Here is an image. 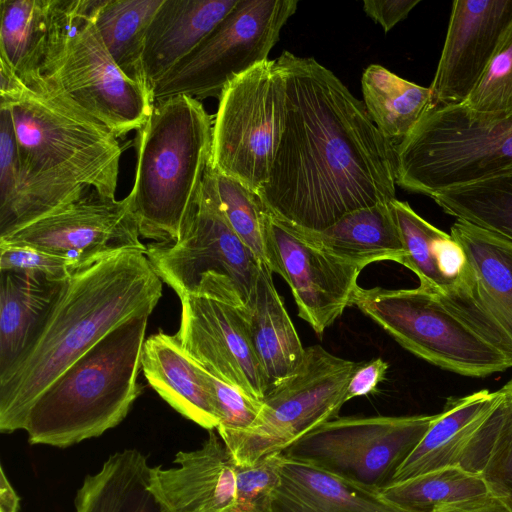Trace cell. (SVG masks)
<instances>
[{
  "label": "cell",
  "instance_id": "d4e9b609",
  "mask_svg": "<svg viewBox=\"0 0 512 512\" xmlns=\"http://www.w3.org/2000/svg\"><path fill=\"white\" fill-rule=\"evenodd\" d=\"M247 316L251 342L270 391L299 371L306 348L276 290L272 271L264 263Z\"/></svg>",
  "mask_w": 512,
  "mask_h": 512
},
{
  "label": "cell",
  "instance_id": "7c38bea8",
  "mask_svg": "<svg viewBox=\"0 0 512 512\" xmlns=\"http://www.w3.org/2000/svg\"><path fill=\"white\" fill-rule=\"evenodd\" d=\"M436 416L336 417L296 440L282 455L381 489L391 482Z\"/></svg>",
  "mask_w": 512,
  "mask_h": 512
},
{
  "label": "cell",
  "instance_id": "ac0fdd59",
  "mask_svg": "<svg viewBox=\"0 0 512 512\" xmlns=\"http://www.w3.org/2000/svg\"><path fill=\"white\" fill-rule=\"evenodd\" d=\"M512 22V0H456L429 87L432 106L464 103Z\"/></svg>",
  "mask_w": 512,
  "mask_h": 512
},
{
  "label": "cell",
  "instance_id": "f546056e",
  "mask_svg": "<svg viewBox=\"0 0 512 512\" xmlns=\"http://www.w3.org/2000/svg\"><path fill=\"white\" fill-rule=\"evenodd\" d=\"M51 0H0V58L24 84L42 76Z\"/></svg>",
  "mask_w": 512,
  "mask_h": 512
},
{
  "label": "cell",
  "instance_id": "f35d334b",
  "mask_svg": "<svg viewBox=\"0 0 512 512\" xmlns=\"http://www.w3.org/2000/svg\"><path fill=\"white\" fill-rule=\"evenodd\" d=\"M203 371L219 417V425L216 428L218 435L249 429L260 413L263 400L254 399L205 369Z\"/></svg>",
  "mask_w": 512,
  "mask_h": 512
},
{
  "label": "cell",
  "instance_id": "8d00e7d4",
  "mask_svg": "<svg viewBox=\"0 0 512 512\" xmlns=\"http://www.w3.org/2000/svg\"><path fill=\"white\" fill-rule=\"evenodd\" d=\"M463 104L480 113H512V22L478 85Z\"/></svg>",
  "mask_w": 512,
  "mask_h": 512
},
{
  "label": "cell",
  "instance_id": "7a4b0ae2",
  "mask_svg": "<svg viewBox=\"0 0 512 512\" xmlns=\"http://www.w3.org/2000/svg\"><path fill=\"white\" fill-rule=\"evenodd\" d=\"M161 297L162 280L140 251L75 271L28 350L0 376V431L24 430L31 406L58 376L124 321L150 316Z\"/></svg>",
  "mask_w": 512,
  "mask_h": 512
},
{
  "label": "cell",
  "instance_id": "d6a6232c",
  "mask_svg": "<svg viewBox=\"0 0 512 512\" xmlns=\"http://www.w3.org/2000/svg\"><path fill=\"white\" fill-rule=\"evenodd\" d=\"M447 214L512 243V172L431 197Z\"/></svg>",
  "mask_w": 512,
  "mask_h": 512
},
{
  "label": "cell",
  "instance_id": "4dcf8cb0",
  "mask_svg": "<svg viewBox=\"0 0 512 512\" xmlns=\"http://www.w3.org/2000/svg\"><path fill=\"white\" fill-rule=\"evenodd\" d=\"M162 3L163 0H103L93 18L116 65L149 92L143 67L145 37Z\"/></svg>",
  "mask_w": 512,
  "mask_h": 512
},
{
  "label": "cell",
  "instance_id": "60d3db41",
  "mask_svg": "<svg viewBox=\"0 0 512 512\" xmlns=\"http://www.w3.org/2000/svg\"><path fill=\"white\" fill-rule=\"evenodd\" d=\"M420 0H365L364 12L379 23L385 32L404 20Z\"/></svg>",
  "mask_w": 512,
  "mask_h": 512
},
{
  "label": "cell",
  "instance_id": "9a60e30c",
  "mask_svg": "<svg viewBox=\"0 0 512 512\" xmlns=\"http://www.w3.org/2000/svg\"><path fill=\"white\" fill-rule=\"evenodd\" d=\"M0 243L28 246L68 259L77 270L126 250L146 253L127 197L108 198L91 190L11 234Z\"/></svg>",
  "mask_w": 512,
  "mask_h": 512
},
{
  "label": "cell",
  "instance_id": "4316f807",
  "mask_svg": "<svg viewBox=\"0 0 512 512\" xmlns=\"http://www.w3.org/2000/svg\"><path fill=\"white\" fill-rule=\"evenodd\" d=\"M64 282L27 271H0V376L28 350Z\"/></svg>",
  "mask_w": 512,
  "mask_h": 512
},
{
  "label": "cell",
  "instance_id": "7bdbcfd3",
  "mask_svg": "<svg viewBox=\"0 0 512 512\" xmlns=\"http://www.w3.org/2000/svg\"><path fill=\"white\" fill-rule=\"evenodd\" d=\"M438 512H512L503 502L492 494Z\"/></svg>",
  "mask_w": 512,
  "mask_h": 512
},
{
  "label": "cell",
  "instance_id": "b9f144b4",
  "mask_svg": "<svg viewBox=\"0 0 512 512\" xmlns=\"http://www.w3.org/2000/svg\"><path fill=\"white\" fill-rule=\"evenodd\" d=\"M388 363L378 357L362 365L353 375L347 389L346 402L352 398L366 396L377 389L384 379Z\"/></svg>",
  "mask_w": 512,
  "mask_h": 512
},
{
  "label": "cell",
  "instance_id": "52a82bcc",
  "mask_svg": "<svg viewBox=\"0 0 512 512\" xmlns=\"http://www.w3.org/2000/svg\"><path fill=\"white\" fill-rule=\"evenodd\" d=\"M146 256L179 298L199 295L247 310L261 267L226 219L210 166L182 237L175 243L149 244Z\"/></svg>",
  "mask_w": 512,
  "mask_h": 512
},
{
  "label": "cell",
  "instance_id": "1f68e13d",
  "mask_svg": "<svg viewBox=\"0 0 512 512\" xmlns=\"http://www.w3.org/2000/svg\"><path fill=\"white\" fill-rule=\"evenodd\" d=\"M382 496L408 512H438L490 495L479 474L451 466L380 489Z\"/></svg>",
  "mask_w": 512,
  "mask_h": 512
},
{
  "label": "cell",
  "instance_id": "83f0119b",
  "mask_svg": "<svg viewBox=\"0 0 512 512\" xmlns=\"http://www.w3.org/2000/svg\"><path fill=\"white\" fill-rule=\"evenodd\" d=\"M150 465L136 449L110 455L87 475L74 501L75 512H168L149 490Z\"/></svg>",
  "mask_w": 512,
  "mask_h": 512
},
{
  "label": "cell",
  "instance_id": "4fadbf2b",
  "mask_svg": "<svg viewBox=\"0 0 512 512\" xmlns=\"http://www.w3.org/2000/svg\"><path fill=\"white\" fill-rule=\"evenodd\" d=\"M41 74L117 138L140 130L154 106L116 65L93 19L47 57Z\"/></svg>",
  "mask_w": 512,
  "mask_h": 512
},
{
  "label": "cell",
  "instance_id": "5b68a950",
  "mask_svg": "<svg viewBox=\"0 0 512 512\" xmlns=\"http://www.w3.org/2000/svg\"><path fill=\"white\" fill-rule=\"evenodd\" d=\"M212 117L186 95L154 102L136 139L130 209L140 236L177 242L187 228L210 164Z\"/></svg>",
  "mask_w": 512,
  "mask_h": 512
},
{
  "label": "cell",
  "instance_id": "484cf974",
  "mask_svg": "<svg viewBox=\"0 0 512 512\" xmlns=\"http://www.w3.org/2000/svg\"><path fill=\"white\" fill-rule=\"evenodd\" d=\"M293 228L318 248L361 269L379 261L402 264L406 255L391 202L350 212L322 231Z\"/></svg>",
  "mask_w": 512,
  "mask_h": 512
},
{
  "label": "cell",
  "instance_id": "2e32d148",
  "mask_svg": "<svg viewBox=\"0 0 512 512\" xmlns=\"http://www.w3.org/2000/svg\"><path fill=\"white\" fill-rule=\"evenodd\" d=\"M265 254L272 273L280 275L289 285L298 316L318 335L351 306L362 269L318 248L268 211Z\"/></svg>",
  "mask_w": 512,
  "mask_h": 512
},
{
  "label": "cell",
  "instance_id": "74e56055",
  "mask_svg": "<svg viewBox=\"0 0 512 512\" xmlns=\"http://www.w3.org/2000/svg\"><path fill=\"white\" fill-rule=\"evenodd\" d=\"M281 454L267 456L248 465H236V505L234 512H272L280 484Z\"/></svg>",
  "mask_w": 512,
  "mask_h": 512
},
{
  "label": "cell",
  "instance_id": "277c9868",
  "mask_svg": "<svg viewBox=\"0 0 512 512\" xmlns=\"http://www.w3.org/2000/svg\"><path fill=\"white\" fill-rule=\"evenodd\" d=\"M148 318L121 323L41 393L24 426L30 444L67 448L125 419L142 391L138 375Z\"/></svg>",
  "mask_w": 512,
  "mask_h": 512
},
{
  "label": "cell",
  "instance_id": "9c48e42d",
  "mask_svg": "<svg viewBox=\"0 0 512 512\" xmlns=\"http://www.w3.org/2000/svg\"><path fill=\"white\" fill-rule=\"evenodd\" d=\"M351 306L404 349L444 370L487 377L512 367L507 358L452 315L430 290L358 287Z\"/></svg>",
  "mask_w": 512,
  "mask_h": 512
},
{
  "label": "cell",
  "instance_id": "7402d4cb",
  "mask_svg": "<svg viewBox=\"0 0 512 512\" xmlns=\"http://www.w3.org/2000/svg\"><path fill=\"white\" fill-rule=\"evenodd\" d=\"M91 190L74 180L21 174L11 116L0 106V237L79 200Z\"/></svg>",
  "mask_w": 512,
  "mask_h": 512
},
{
  "label": "cell",
  "instance_id": "ba28073f",
  "mask_svg": "<svg viewBox=\"0 0 512 512\" xmlns=\"http://www.w3.org/2000/svg\"><path fill=\"white\" fill-rule=\"evenodd\" d=\"M361 365L320 345L307 347L299 371L267 392L252 426L220 436L235 464L248 466L281 454L317 426L336 418Z\"/></svg>",
  "mask_w": 512,
  "mask_h": 512
},
{
  "label": "cell",
  "instance_id": "6da1fadb",
  "mask_svg": "<svg viewBox=\"0 0 512 512\" xmlns=\"http://www.w3.org/2000/svg\"><path fill=\"white\" fill-rule=\"evenodd\" d=\"M285 83L283 131L265 209L298 229L322 231L358 209L396 199V150L358 100L311 57L276 59Z\"/></svg>",
  "mask_w": 512,
  "mask_h": 512
},
{
  "label": "cell",
  "instance_id": "ab89813d",
  "mask_svg": "<svg viewBox=\"0 0 512 512\" xmlns=\"http://www.w3.org/2000/svg\"><path fill=\"white\" fill-rule=\"evenodd\" d=\"M15 270L41 274L64 282L77 269L68 259L28 246L0 243V271Z\"/></svg>",
  "mask_w": 512,
  "mask_h": 512
},
{
  "label": "cell",
  "instance_id": "5bb4252c",
  "mask_svg": "<svg viewBox=\"0 0 512 512\" xmlns=\"http://www.w3.org/2000/svg\"><path fill=\"white\" fill-rule=\"evenodd\" d=\"M450 235L462 248L465 264L451 290L434 294L512 365V243L457 219Z\"/></svg>",
  "mask_w": 512,
  "mask_h": 512
},
{
  "label": "cell",
  "instance_id": "603a6c76",
  "mask_svg": "<svg viewBox=\"0 0 512 512\" xmlns=\"http://www.w3.org/2000/svg\"><path fill=\"white\" fill-rule=\"evenodd\" d=\"M237 2L163 0L145 37L143 67L150 92L233 10Z\"/></svg>",
  "mask_w": 512,
  "mask_h": 512
},
{
  "label": "cell",
  "instance_id": "ee69618b",
  "mask_svg": "<svg viewBox=\"0 0 512 512\" xmlns=\"http://www.w3.org/2000/svg\"><path fill=\"white\" fill-rule=\"evenodd\" d=\"M0 475V512H19V496L8 480L3 467Z\"/></svg>",
  "mask_w": 512,
  "mask_h": 512
},
{
  "label": "cell",
  "instance_id": "cb8c5ba5",
  "mask_svg": "<svg viewBox=\"0 0 512 512\" xmlns=\"http://www.w3.org/2000/svg\"><path fill=\"white\" fill-rule=\"evenodd\" d=\"M141 370L148 384L174 410L208 431L216 430L219 417L203 368L176 335L159 331L146 338Z\"/></svg>",
  "mask_w": 512,
  "mask_h": 512
},
{
  "label": "cell",
  "instance_id": "f1b7e54d",
  "mask_svg": "<svg viewBox=\"0 0 512 512\" xmlns=\"http://www.w3.org/2000/svg\"><path fill=\"white\" fill-rule=\"evenodd\" d=\"M365 108L379 131L394 143L404 139L432 106L431 91L378 64L361 79Z\"/></svg>",
  "mask_w": 512,
  "mask_h": 512
},
{
  "label": "cell",
  "instance_id": "30bf717a",
  "mask_svg": "<svg viewBox=\"0 0 512 512\" xmlns=\"http://www.w3.org/2000/svg\"><path fill=\"white\" fill-rule=\"evenodd\" d=\"M218 100L210 167L258 194L268 181L285 120V83L276 60L236 77Z\"/></svg>",
  "mask_w": 512,
  "mask_h": 512
},
{
  "label": "cell",
  "instance_id": "8fae6325",
  "mask_svg": "<svg viewBox=\"0 0 512 512\" xmlns=\"http://www.w3.org/2000/svg\"><path fill=\"white\" fill-rule=\"evenodd\" d=\"M297 0H238L233 10L152 88L153 102L177 95L219 98L239 75L265 62Z\"/></svg>",
  "mask_w": 512,
  "mask_h": 512
},
{
  "label": "cell",
  "instance_id": "ffe728a7",
  "mask_svg": "<svg viewBox=\"0 0 512 512\" xmlns=\"http://www.w3.org/2000/svg\"><path fill=\"white\" fill-rule=\"evenodd\" d=\"M506 391L505 384L493 392L483 389L467 396L449 398L390 483L446 467L462 468L474 441Z\"/></svg>",
  "mask_w": 512,
  "mask_h": 512
},
{
  "label": "cell",
  "instance_id": "3957f363",
  "mask_svg": "<svg viewBox=\"0 0 512 512\" xmlns=\"http://www.w3.org/2000/svg\"><path fill=\"white\" fill-rule=\"evenodd\" d=\"M0 106L11 116L21 174L78 181L115 198L117 137L58 86L43 75L24 84L0 58Z\"/></svg>",
  "mask_w": 512,
  "mask_h": 512
},
{
  "label": "cell",
  "instance_id": "8992f818",
  "mask_svg": "<svg viewBox=\"0 0 512 512\" xmlns=\"http://www.w3.org/2000/svg\"><path fill=\"white\" fill-rule=\"evenodd\" d=\"M396 150V184L428 197L512 172V113L431 106Z\"/></svg>",
  "mask_w": 512,
  "mask_h": 512
},
{
  "label": "cell",
  "instance_id": "d590c367",
  "mask_svg": "<svg viewBox=\"0 0 512 512\" xmlns=\"http://www.w3.org/2000/svg\"><path fill=\"white\" fill-rule=\"evenodd\" d=\"M210 166V165H209ZM221 209L233 230L266 265L265 209L257 193L210 167Z\"/></svg>",
  "mask_w": 512,
  "mask_h": 512
},
{
  "label": "cell",
  "instance_id": "836d02e7",
  "mask_svg": "<svg viewBox=\"0 0 512 512\" xmlns=\"http://www.w3.org/2000/svg\"><path fill=\"white\" fill-rule=\"evenodd\" d=\"M391 208L406 253L402 265L418 276L420 286L435 294L447 292L444 272L454 239L424 220L407 202L394 199Z\"/></svg>",
  "mask_w": 512,
  "mask_h": 512
},
{
  "label": "cell",
  "instance_id": "d6986e66",
  "mask_svg": "<svg viewBox=\"0 0 512 512\" xmlns=\"http://www.w3.org/2000/svg\"><path fill=\"white\" fill-rule=\"evenodd\" d=\"M175 466H151L149 490L168 512H234L236 464L214 430L202 445L179 451Z\"/></svg>",
  "mask_w": 512,
  "mask_h": 512
},
{
  "label": "cell",
  "instance_id": "44dd1931",
  "mask_svg": "<svg viewBox=\"0 0 512 512\" xmlns=\"http://www.w3.org/2000/svg\"><path fill=\"white\" fill-rule=\"evenodd\" d=\"M272 512H408L380 489L281 453L280 484Z\"/></svg>",
  "mask_w": 512,
  "mask_h": 512
},
{
  "label": "cell",
  "instance_id": "e0dca14e",
  "mask_svg": "<svg viewBox=\"0 0 512 512\" xmlns=\"http://www.w3.org/2000/svg\"><path fill=\"white\" fill-rule=\"evenodd\" d=\"M175 334L203 369L246 395L262 401L268 383L256 357L247 309L199 295H185Z\"/></svg>",
  "mask_w": 512,
  "mask_h": 512
},
{
  "label": "cell",
  "instance_id": "e575fe53",
  "mask_svg": "<svg viewBox=\"0 0 512 512\" xmlns=\"http://www.w3.org/2000/svg\"><path fill=\"white\" fill-rule=\"evenodd\" d=\"M480 431L465 470L479 474L490 493L512 511V379Z\"/></svg>",
  "mask_w": 512,
  "mask_h": 512
}]
</instances>
